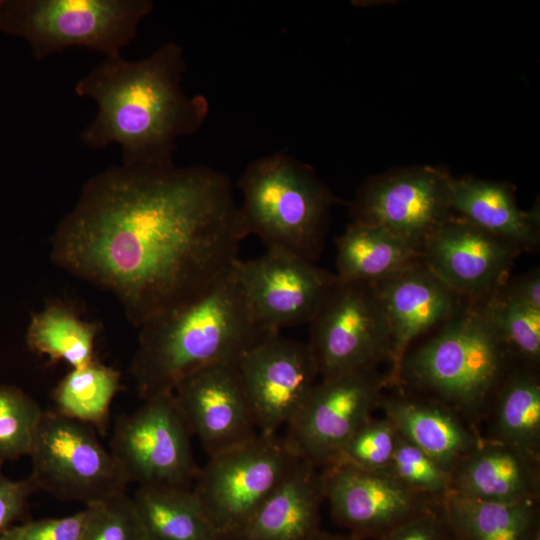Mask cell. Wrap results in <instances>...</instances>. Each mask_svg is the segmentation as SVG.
<instances>
[{
  "label": "cell",
  "instance_id": "44dd1931",
  "mask_svg": "<svg viewBox=\"0 0 540 540\" xmlns=\"http://www.w3.org/2000/svg\"><path fill=\"white\" fill-rule=\"evenodd\" d=\"M324 500L320 469L300 460L235 540H309L320 530Z\"/></svg>",
  "mask_w": 540,
  "mask_h": 540
},
{
  "label": "cell",
  "instance_id": "cb8c5ba5",
  "mask_svg": "<svg viewBox=\"0 0 540 540\" xmlns=\"http://www.w3.org/2000/svg\"><path fill=\"white\" fill-rule=\"evenodd\" d=\"M339 281L374 284L419 259L420 253L388 230L351 222L336 238Z\"/></svg>",
  "mask_w": 540,
  "mask_h": 540
},
{
  "label": "cell",
  "instance_id": "2e32d148",
  "mask_svg": "<svg viewBox=\"0 0 540 540\" xmlns=\"http://www.w3.org/2000/svg\"><path fill=\"white\" fill-rule=\"evenodd\" d=\"M522 252L516 244L452 215L425 241L421 259L447 287L475 303L506 282Z\"/></svg>",
  "mask_w": 540,
  "mask_h": 540
},
{
  "label": "cell",
  "instance_id": "74e56055",
  "mask_svg": "<svg viewBox=\"0 0 540 540\" xmlns=\"http://www.w3.org/2000/svg\"><path fill=\"white\" fill-rule=\"evenodd\" d=\"M309 540H359L351 535H341L322 531L315 533Z\"/></svg>",
  "mask_w": 540,
  "mask_h": 540
},
{
  "label": "cell",
  "instance_id": "d4e9b609",
  "mask_svg": "<svg viewBox=\"0 0 540 540\" xmlns=\"http://www.w3.org/2000/svg\"><path fill=\"white\" fill-rule=\"evenodd\" d=\"M131 499L144 540H220L192 488L138 486Z\"/></svg>",
  "mask_w": 540,
  "mask_h": 540
},
{
  "label": "cell",
  "instance_id": "ac0fdd59",
  "mask_svg": "<svg viewBox=\"0 0 540 540\" xmlns=\"http://www.w3.org/2000/svg\"><path fill=\"white\" fill-rule=\"evenodd\" d=\"M371 285L390 333L387 375L391 388L403 357L416 340L448 321L468 302L438 279L421 257Z\"/></svg>",
  "mask_w": 540,
  "mask_h": 540
},
{
  "label": "cell",
  "instance_id": "603a6c76",
  "mask_svg": "<svg viewBox=\"0 0 540 540\" xmlns=\"http://www.w3.org/2000/svg\"><path fill=\"white\" fill-rule=\"evenodd\" d=\"M493 440L540 459L538 370L517 365L497 391L485 416Z\"/></svg>",
  "mask_w": 540,
  "mask_h": 540
},
{
  "label": "cell",
  "instance_id": "7c38bea8",
  "mask_svg": "<svg viewBox=\"0 0 540 540\" xmlns=\"http://www.w3.org/2000/svg\"><path fill=\"white\" fill-rule=\"evenodd\" d=\"M451 175L431 166L373 176L350 204L351 222L382 227L421 255L425 241L452 215Z\"/></svg>",
  "mask_w": 540,
  "mask_h": 540
},
{
  "label": "cell",
  "instance_id": "7402d4cb",
  "mask_svg": "<svg viewBox=\"0 0 540 540\" xmlns=\"http://www.w3.org/2000/svg\"><path fill=\"white\" fill-rule=\"evenodd\" d=\"M450 207L453 215L516 244L522 251L539 247L538 206L530 211L520 209L514 189L507 183L451 177Z\"/></svg>",
  "mask_w": 540,
  "mask_h": 540
},
{
  "label": "cell",
  "instance_id": "9c48e42d",
  "mask_svg": "<svg viewBox=\"0 0 540 540\" xmlns=\"http://www.w3.org/2000/svg\"><path fill=\"white\" fill-rule=\"evenodd\" d=\"M191 437L173 392L163 393L118 417L109 450L127 484L192 488L200 468Z\"/></svg>",
  "mask_w": 540,
  "mask_h": 540
},
{
  "label": "cell",
  "instance_id": "8d00e7d4",
  "mask_svg": "<svg viewBox=\"0 0 540 540\" xmlns=\"http://www.w3.org/2000/svg\"><path fill=\"white\" fill-rule=\"evenodd\" d=\"M501 288L511 297L540 310V271L534 268L516 277H509Z\"/></svg>",
  "mask_w": 540,
  "mask_h": 540
},
{
  "label": "cell",
  "instance_id": "1f68e13d",
  "mask_svg": "<svg viewBox=\"0 0 540 540\" xmlns=\"http://www.w3.org/2000/svg\"><path fill=\"white\" fill-rule=\"evenodd\" d=\"M398 437L396 427L387 417H370L350 438L333 464H348L366 470H387Z\"/></svg>",
  "mask_w": 540,
  "mask_h": 540
},
{
  "label": "cell",
  "instance_id": "3957f363",
  "mask_svg": "<svg viewBox=\"0 0 540 540\" xmlns=\"http://www.w3.org/2000/svg\"><path fill=\"white\" fill-rule=\"evenodd\" d=\"M130 374L142 400L173 392L190 373L237 361L268 332L255 321L233 267L198 298L139 327Z\"/></svg>",
  "mask_w": 540,
  "mask_h": 540
},
{
  "label": "cell",
  "instance_id": "d6986e66",
  "mask_svg": "<svg viewBox=\"0 0 540 540\" xmlns=\"http://www.w3.org/2000/svg\"><path fill=\"white\" fill-rule=\"evenodd\" d=\"M383 393L379 407L409 441L451 474L458 462L483 439L477 427L452 409L392 387Z\"/></svg>",
  "mask_w": 540,
  "mask_h": 540
},
{
  "label": "cell",
  "instance_id": "5bb4252c",
  "mask_svg": "<svg viewBox=\"0 0 540 540\" xmlns=\"http://www.w3.org/2000/svg\"><path fill=\"white\" fill-rule=\"evenodd\" d=\"M320 472L333 520L359 540H382L444 503L410 489L387 470L337 463Z\"/></svg>",
  "mask_w": 540,
  "mask_h": 540
},
{
  "label": "cell",
  "instance_id": "8fae6325",
  "mask_svg": "<svg viewBox=\"0 0 540 540\" xmlns=\"http://www.w3.org/2000/svg\"><path fill=\"white\" fill-rule=\"evenodd\" d=\"M388 375L378 367L320 379L286 426L285 440L300 460L318 469L332 465L354 433L379 407Z\"/></svg>",
  "mask_w": 540,
  "mask_h": 540
},
{
  "label": "cell",
  "instance_id": "52a82bcc",
  "mask_svg": "<svg viewBox=\"0 0 540 540\" xmlns=\"http://www.w3.org/2000/svg\"><path fill=\"white\" fill-rule=\"evenodd\" d=\"M208 458L192 489L220 540H235L300 461L284 436L278 434H258Z\"/></svg>",
  "mask_w": 540,
  "mask_h": 540
},
{
  "label": "cell",
  "instance_id": "484cf974",
  "mask_svg": "<svg viewBox=\"0 0 540 540\" xmlns=\"http://www.w3.org/2000/svg\"><path fill=\"white\" fill-rule=\"evenodd\" d=\"M443 509L456 540H530L540 529L535 501H487L450 494Z\"/></svg>",
  "mask_w": 540,
  "mask_h": 540
},
{
  "label": "cell",
  "instance_id": "ab89813d",
  "mask_svg": "<svg viewBox=\"0 0 540 540\" xmlns=\"http://www.w3.org/2000/svg\"><path fill=\"white\" fill-rule=\"evenodd\" d=\"M454 540H456V539L454 538Z\"/></svg>",
  "mask_w": 540,
  "mask_h": 540
},
{
  "label": "cell",
  "instance_id": "8992f818",
  "mask_svg": "<svg viewBox=\"0 0 540 540\" xmlns=\"http://www.w3.org/2000/svg\"><path fill=\"white\" fill-rule=\"evenodd\" d=\"M150 0H0V31L24 39L40 62L70 47L120 54L153 10Z\"/></svg>",
  "mask_w": 540,
  "mask_h": 540
},
{
  "label": "cell",
  "instance_id": "277c9868",
  "mask_svg": "<svg viewBox=\"0 0 540 540\" xmlns=\"http://www.w3.org/2000/svg\"><path fill=\"white\" fill-rule=\"evenodd\" d=\"M517 365L479 308L467 303L406 352L393 387L438 402L477 427Z\"/></svg>",
  "mask_w": 540,
  "mask_h": 540
},
{
  "label": "cell",
  "instance_id": "6da1fadb",
  "mask_svg": "<svg viewBox=\"0 0 540 540\" xmlns=\"http://www.w3.org/2000/svg\"><path fill=\"white\" fill-rule=\"evenodd\" d=\"M245 232L230 179L204 165L113 166L50 237L54 264L112 294L139 328L233 267Z\"/></svg>",
  "mask_w": 540,
  "mask_h": 540
},
{
  "label": "cell",
  "instance_id": "83f0119b",
  "mask_svg": "<svg viewBox=\"0 0 540 540\" xmlns=\"http://www.w3.org/2000/svg\"><path fill=\"white\" fill-rule=\"evenodd\" d=\"M120 382L119 371L97 360L82 368H71L53 390L55 411L105 434Z\"/></svg>",
  "mask_w": 540,
  "mask_h": 540
},
{
  "label": "cell",
  "instance_id": "30bf717a",
  "mask_svg": "<svg viewBox=\"0 0 540 540\" xmlns=\"http://www.w3.org/2000/svg\"><path fill=\"white\" fill-rule=\"evenodd\" d=\"M309 324L307 344L320 379L390 360L389 328L371 284L337 279Z\"/></svg>",
  "mask_w": 540,
  "mask_h": 540
},
{
  "label": "cell",
  "instance_id": "d590c367",
  "mask_svg": "<svg viewBox=\"0 0 540 540\" xmlns=\"http://www.w3.org/2000/svg\"><path fill=\"white\" fill-rule=\"evenodd\" d=\"M36 491L29 476L14 480L4 475L0 468V535L22 518Z\"/></svg>",
  "mask_w": 540,
  "mask_h": 540
},
{
  "label": "cell",
  "instance_id": "4316f807",
  "mask_svg": "<svg viewBox=\"0 0 540 540\" xmlns=\"http://www.w3.org/2000/svg\"><path fill=\"white\" fill-rule=\"evenodd\" d=\"M98 332V324L82 319L68 303L53 299L31 315L25 341L32 352L77 369L95 360Z\"/></svg>",
  "mask_w": 540,
  "mask_h": 540
},
{
  "label": "cell",
  "instance_id": "4dcf8cb0",
  "mask_svg": "<svg viewBox=\"0 0 540 540\" xmlns=\"http://www.w3.org/2000/svg\"><path fill=\"white\" fill-rule=\"evenodd\" d=\"M387 471L410 489L439 502L451 493V474L400 435Z\"/></svg>",
  "mask_w": 540,
  "mask_h": 540
},
{
  "label": "cell",
  "instance_id": "836d02e7",
  "mask_svg": "<svg viewBox=\"0 0 540 540\" xmlns=\"http://www.w3.org/2000/svg\"><path fill=\"white\" fill-rule=\"evenodd\" d=\"M86 508L65 517L43 518L11 526L0 540H80Z\"/></svg>",
  "mask_w": 540,
  "mask_h": 540
},
{
  "label": "cell",
  "instance_id": "7a4b0ae2",
  "mask_svg": "<svg viewBox=\"0 0 540 540\" xmlns=\"http://www.w3.org/2000/svg\"><path fill=\"white\" fill-rule=\"evenodd\" d=\"M185 70L175 42L141 60L106 57L75 85V93L98 108L82 142L96 149L118 144L126 166L173 162L176 141L198 132L209 114L206 97L182 89Z\"/></svg>",
  "mask_w": 540,
  "mask_h": 540
},
{
  "label": "cell",
  "instance_id": "9a60e30c",
  "mask_svg": "<svg viewBox=\"0 0 540 540\" xmlns=\"http://www.w3.org/2000/svg\"><path fill=\"white\" fill-rule=\"evenodd\" d=\"M259 434H277L299 413L318 382L307 343L263 336L236 361Z\"/></svg>",
  "mask_w": 540,
  "mask_h": 540
},
{
  "label": "cell",
  "instance_id": "ffe728a7",
  "mask_svg": "<svg viewBox=\"0 0 540 540\" xmlns=\"http://www.w3.org/2000/svg\"><path fill=\"white\" fill-rule=\"evenodd\" d=\"M453 495L487 501L540 499V459L485 439L451 472Z\"/></svg>",
  "mask_w": 540,
  "mask_h": 540
},
{
  "label": "cell",
  "instance_id": "f1b7e54d",
  "mask_svg": "<svg viewBox=\"0 0 540 540\" xmlns=\"http://www.w3.org/2000/svg\"><path fill=\"white\" fill-rule=\"evenodd\" d=\"M518 365L537 369L540 362V310L508 295L501 287L474 303Z\"/></svg>",
  "mask_w": 540,
  "mask_h": 540
},
{
  "label": "cell",
  "instance_id": "e0dca14e",
  "mask_svg": "<svg viewBox=\"0 0 540 540\" xmlns=\"http://www.w3.org/2000/svg\"><path fill=\"white\" fill-rule=\"evenodd\" d=\"M175 401L208 457L255 438L259 432L236 361L200 368L174 388Z\"/></svg>",
  "mask_w": 540,
  "mask_h": 540
},
{
  "label": "cell",
  "instance_id": "f35d334b",
  "mask_svg": "<svg viewBox=\"0 0 540 540\" xmlns=\"http://www.w3.org/2000/svg\"><path fill=\"white\" fill-rule=\"evenodd\" d=\"M530 540H540V529L533 534Z\"/></svg>",
  "mask_w": 540,
  "mask_h": 540
},
{
  "label": "cell",
  "instance_id": "d6a6232c",
  "mask_svg": "<svg viewBox=\"0 0 540 540\" xmlns=\"http://www.w3.org/2000/svg\"><path fill=\"white\" fill-rule=\"evenodd\" d=\"M85 508L80 540H144L131 496L126 492Z\"/></svg>",
  "mask_w": 540,
  "mask_h": 540
},
{
  "label": "cell",
  "instance_id": "ba28073f",
  "mask_svg": "<svg viewBox=\"0 0 540 540\" xmlns=\"http://www.w3.org/2000/svg\"><path fill=\"white\" fill-rule=\"evenodd\" d=\"M37 491L86 506L125 492L127 482L95 429L56 411H44L29 455Z\"/></svg>",
  "mask_w": 540,
  "mask_h": 540
},
{
  "label": "cell",
  "instance_id": "f546056e",
  "mask_svg": "<svg viewBox=\"0 0 540 540\" xmlns=\"http://www.w3.org/2000/svg\"><path fill=\"white\" fill-rule=\"evenodd\" d=\"M43 413L24 390L0 383V468L29 455Z\"/></svg>",
  "mask_w": 540,
  "mask_h": 540
},
{
  "label": "cell",
  "instance_id": "e575fe53",
  "mask_svg": "<svg viewBox=\"0 0 540 540\" xmlns=\"http://www.w3.org/2000/svg\"><path fill=\"white\" fill-rule=\"evenodd\" d=\"M382 540H454L443 504L405 522Z\"/></svg>",
  "mask_w": 540,
  "mask_h": 540
},
{
  "label": "cell",
  "instance_id": "5b68a950",
  "mask_svg": "<svg viewBox=\"0 0 540 540\" xmlns=\"http://www.w3.org/2000/svg\"><path fill=\"white\" fill-rule=\"evenodd\" d=\"M238 188L247 236L315 263L337 200L309 165L283 152L262 156L247 166Z\"/></svg>",
  "mask_w": 540,
  "mask_h": 540
},
{
  "label": "cell",
  "instance_id": "4fadbf2b",
  "mask_svg": "<svg viewBox=\"0 0 540 540\" xmlns=\"http://www.w3.org/2000/svg\"><path fill=\"white\" fill-rule=\"evenodd\" d=\"M233 270L256 323L268 332L310 323L337 281L315 263L272 248L237 259Z\"/></svg>",
  "mask_w": 540,
  "mask_h": 540
}]
</instances>
